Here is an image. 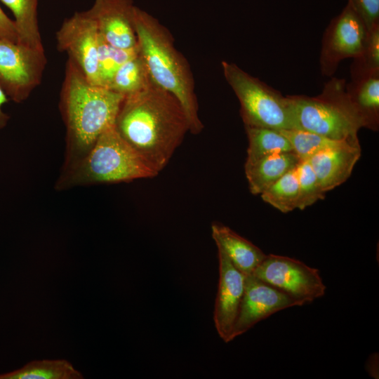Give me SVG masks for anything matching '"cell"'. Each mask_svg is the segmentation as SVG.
Segmentation results:
<instances>
[{
	"instance_id": "29",
	"label": "cell",
	"mask_w": 379,
	"mask_h": 379,
	"mask_svg": "<svg viewBox=\"0 0 379 379\" xmlns=\"http://www.w3.org/2000/svg\"><path fill=\"white\" fill-rule=\"evenodd\" d=\"M9 100L8 98L0 88V129L4 128L8 124L10 117L3 111L2 107Z\"/></svg>"
},
{
	"instance_id": "18",
	"label": "cell",
	"mask_w": 379,
	"mask_h": 379,
	"mask_svg": "<svg viewBox=\"0 0 379 379\" xmlns=\"http://www.w3.org/2000/svg\"><path fill=\"white\" fill-rule=\"evenodd\" d=\"M12 12L18 32V43L44 51L38 21L39 0H1Z\"/></svg>"
},
{
	"instance_id": "7",
	"label": "cell",
	"mask_w": 379,
	"mask_h": 379,
	"mask_svg": "<svg viewBox=\"0 0 379 379\" xmlns=\"http://www.w3.org/2000/svg\"><path fill=\"white\" fill-rule=\"evenodd\" d=\"M46 64L44 51L0 39V88L9 100H26L41 83Z\"/></svg>"
},
{
	"instance_id": "4",
	"label": "cell",
	"mask_w": 379,
	"mask_h": 379,
	"mask_svg": "<svg viewBox=\"0 0 379 379\" xmlns=\"http://www.w3.org/2000/svg\"><path fill=\"white\" fill-rule=\"evenodd\" d=\"M157 175L113 125L98 137L85 157L62 168L55 188L60 191L79 186L128 182Z\"/></svg>"
},
{
	"instance_id": "10",
	"label": "cell",
	"mask_w": 379,
	"mask_h": 379,
	"mask_svg": "<svg viewBox=\"0 0 379 379\" xmlns=\"http://www.w3.org/2000/svg\"><path fill=\"white\" fill-rule=\"evenodd\" d=\"M99 37L95 22L86 11L75 12L65 19L55 34L58 50L65 52L86 79L96 86H100L98 72Z\"/></svg>"
},
{
	"instance_id": "14",
	"label": "cell",
	"mask_w": 379,
	"mask_h": 379,
	"mask_svg": "<svg viewBox=\"0 0 379 379\" xmlns=\"http://www.w3.org/2000/svg\"><path fill=\"white\" fill-rule=\"evenodd\" d=\"M361 156L359 140L318 152L307 159L324 192L345 182Z\"/></svg>"
},
{
	"instance_id": "12",
	"label": "cell",
	"mask_w": 379,
	"mask_h": 379,
	"mask_svg": "<svg viewBox=\"0 0 379 379\" xmlns=\"http://www.w3.org/2000/svg\"><path fill=\"white\" fill-rule=\"evenodd\" d=\"M218 247V246H217ZM219 282L213 320L219 336L229 343L236 323L244 292L245 277L218 247Z\"/></svg>"
},
{
	"instance_id": "21",
	"label": "cell",
	"mask_w": 379,
	"mask_h": 379,
	"mask_svg": "<svg viewBox=\"0 0 379 379\" xmlns=\"http://www.w3.org/2000/svg\"><path fill=\"white\" fill-rule=\"evenodd\" d=\"M152 81L138 51L135 55L126 61L117 69L108 89L126 97L143 90Z\"/></svg>"
},
{
	"instance_id": "26",
	"label": "cell",
	"mask_w": 379,
	"mask_h": 379,
	"mask_svg": "<svg viewBox=\"0 0 379 379\" xmlns=\"http://www.w3.org/2000/svg\"><path fill=\"white\" fill-rule=\"evenodd\" d=\"M379 70V25L368 30L364 48L361 54L353 59L351 78L360 77Z\"/></svg>"
},
{
	"instance_id": "28",
	"label": "cell",
	"mask_w": 379,
	"mask_h": 379,
	"mask_svg": "<svg viewBox=\"0 0 379 379\" xmlns=\"http://www.w3.org/2000/svg\"><path fill=\"white\" fill-rule=\"evenodd\" d=\"M0 39L18 43L15 22L8 18L0 7Z\"/></svg>"
},
{
	"instance_id": "17",
	"label": "cell",
	"mask_w": 379,
	"mask_h": 379,
	"mask_svg": "<svg viewBox=\"0 0 379 379\" xmlns=\"http://www.w3.org/2000/svg\"><path fill=\"white\" fill-rule=\"evenodd\" d=\"M300 159L294 152H281L263 157L245 164L249 189L261 194L287 172L297 166Z\"/></svg>"
},
{
	"instance_id": "6",
	"label": "cell",
	"mask_w": 379,
	"mask_h": 379,
	"mask_svg": "<svg viewBox=\"0 0 379 379\" xmlns=\"http://www.w3.org/2000/svg\"><path fill=\"white\" fill-rule=\"evenodd\" d=\"M221 66L227 82L239 101L245 126L278 131L297 129L288 95L284 96L234 63L222 60Z\"/></svg>"
},
{
	"instance_id": "13",
	"label": "cell",
	"mask_w": 379,
	"mask_h": 379,
	"mask_svg": "<svg viewBox=\"0 0 379 379\" xmlns=\"http://www.w3.org/2000/svg\"><path fill=\"white\" fill-rule=\"evenodd\" d=\"M135 7L132 0H95L86 12L95 22L100 34L108 44L128 49L138 46Z\"/></svg>"
},
{
	"instance_id": "25",
	"label": "cell",
	"mask_w": 379,
	"mask_h": 379,
	"mask_svg": "<svg viewBox=\"0 0 379 379\" xmlns=\"http://www.w3.org/2000/svg\"><path fill=\"white\" fill-rule=\"evenodd\" d=\"M299 196L297 208L303 210L318 200L324 199L325 193L308 160H300L298 165Z\"/></svg>"
},
{
	"instance_id": "8",
	"label": "cell",
	"mask_w": 379,
	"mask_h": 379,
	"mask_svg": "<svg viewBox=\"0 0 379 379\" xmlns=\"http://www.w3.org/2000/svg\"><path fill=\"white\" fill-rule=\"evenodd\" d=\"M305 305L324 295L326 287L318 269L286 256L266 255L253 274Z\"/></svg>"
},
{
	"instance_id": "27",
	"label": "cell",
	"mask_w": 379,
	"mask_h": 379,
	"mask_svg": "<svg viewBox=\"0 0 379 379\" xmlns=\"http://www.w3.org/2000/svg\"><path fill=\"white\" fill-rule=\"evenodd\" d=\"M347 2L368 30L379 25V0H348Z\"/></svg>"
},
{
	"instance_id": "23",
	"label": "cell",
	"mask_w": 379,
	"mask_h": 379,
	"mask_svg": "<svg viewBox=\"0 0 379 379\" xmlns=\"http://www.w3.org/2000/svg\"><path fill=\"white\" fill-rule=\"evenodd\" d=\"M138 53L133 48H119L108 44L100 34L98 51V72L100 86L108 88L117 69Z\"/></svg>"
},
{
	"instance_id": "19",
	"label": "cell",
	"mask_w": 379,
	"mask_h": 379,
	"mask_svg": "<svg viewBox=\"0 0 379 379\" xmlns=\"http://www.w3.org/2000/svg\"><path fill=\"white\" fill-rule=\"evenodd\" d=\"M65 359H44L30 361L22 368L0 375V379H83Z\"/></svg>"
},
{
	"instance_id": "20",
	"label": "cell",
	"mask_w": 379,
	"mask_h": 379,
	"mask_svg": "<svg viewBox=\"0 0 379 379\" xmlns=\"http://www.w3.org/2000/svg\"><path fill=\"white\" fill-rule=\"evenodd\" d=\"M245 128L248 140L246 163L273 154L293 152L291 142L280 131L262 127Z\"/></svg>"
},
{
	"instance_id": "3",
	"label": "cell",
	"mask_w": 379,
	"mask_h": 379,
	"mask_svg": "<svg viewBox=\"0 0 379 379\" xmlns=\"http://www.w3.org/2000/svg\"><path fill=\"white\" fill-rule=\"evenodd\" d=\"M134 27L138 48L152 81L180 102L189 121L190 132L204 128L198 115L195 84L190 66L175 48L168 29L153 15L135 6Z\"/></svg>"
},
{
	"instance_id": "15",
	"label": "cell",
	"mask_w": 379,
	"mask_h": 379,
	"mask_svg": "<svg viewBox=\"0 0 379 379\" xmlns=\"http://www.w3.org/2000/svg\"><path fill=\"white\" fill-rule=\"evenodd\" d=\"M212 237L218 247L244 275L252 274L266 255L258 246L243 238L230 227L219 224L211 225Z\"/></svg>"
},
{
	"instance_id": "9",
	"label": "cell",
	"mask_w": 379,
	"mask_h": 379,
	"mask_svg": "<svg viewBox=\"0 0 379 379\" xmlns=\"http://www.w3.org/2000/svg\"><path fill=\"white\" fill-rule=\"evenodd\" d=\"M368 34L364 22L347 2L324 32L319 57L322 75L332 77L342 60L357 58L364 48Z\"/></svg>"
},
{
	"instance_id": "16",
	"label": "cell",
	"mask_w": 379,
	"mask_h": 379,
	"mask_svg": "<svg viewBox=\"0 0 379 379\" xmlns=\"http://www.w3.org/2000/svg\"><path fill=\"white\" fill-rule=\"evenodd\" d=\"M347 97L364 128L378 131L379 126V70L352 78L346 84Z\"/></svg>"
},
{
	"instance_id": "22",
	"label": "cell",
	"mask_w": 379,
	"mask_h": 379,
	"mask_svg": "<svg viewBox=\"0 0 379 379\" xmlns=\"http://www.w3.org/2000/svg\"><path fill=\"white\" fill-rule=\"evenodd\" d=\"M260 196L265 202L282 213L297 208L299 196L298 166L281 177Z\"/></svg>"
},
{
	"instance_id": "5",
	"label": "cell",
	"mask_w": 379,
	"mask_h": 379,
	"mask_svg": "<svg viewBox=\"0 0 379 379\" xmlns=\"http://www.w3.org/2000/svg\"><path fill=\"white\" fill-rule=\"evenodd\" d=\"M345 79L332 77L315 97L288 95L297 129L337 140H359L364 124L350 102Z\"/></svg>"
},
{
	"instance_id": "24",
	"label": "cell",
	"mask_w": 379,
	"mask_h": 379,
	"mask_svg": "<svg viewBox=\"0 0 379 379\" xmlns=\"http://www.w3.org/2000/svg\"><path fill=\"white\" fill-rule=\"evenodd\" d=\"M280 131L288 138L293 147V151L300 160H307L318 152L338 146L345 141H350L333 140L314 133L300 129L282 130Z\"/></svg>"
},
{
	"instance_id": "2",
	"label": "cell",
	"mask_w": 379,
	"mask_h": 379,
	"mask_svg": "<svg viewBox=\"0 0 379 379\" xmlns=\"http://www.w3.org/2000/svg\"><path fill=\"white\" fill-rule=\"evenodd\" d=\"M124 99L121 94L91 84L68 58L59 101L66 128L62 168L85 157L98 137L114 125Z\"/></svg>"
},
{
	"instance_id": "11",
	"label": "cell",
	"mask_w": 379,
	"mask_h": 379,
	"mask_svg": "<svg viewBox=\"0 0 379 379\" xmlns=\"http://www.w3.org/2000/svg\"><path fill=\"white\" fill-rule=\"evenodd\" d=\"M301 305L298 300L253 274L246 275L244 295L232 339L246 333L258 322L275 312Z\"/></svg>"
},
{
	"instance_id": "1",
	"label": "cell",
	"mask_w": 379,
	"mask_h": 379,
	"mask_svg": "<svg viewBox=\"0 0 379 379\" xmlns=\"http://www.w3.org/2000/svg\"><path fill=\"white\" fill-rule=\"evenodd\" d=\"M114 126L122 138L157 174L190 131L180 102L153 81L143 90L124 97Z\"/></svg>"
}]
</instances>
